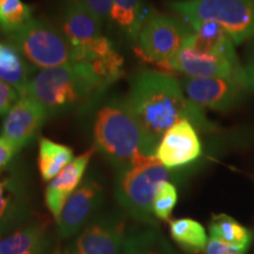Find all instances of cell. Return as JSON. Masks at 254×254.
Here are the masks:
<instances>
[{
    "instance_id": "31",
    "label": "cell",
    "mask_w": 254,
    "mask_h": 254,
    "mask_svg": "<svg viewBox=\"0 0 254 254\" xmlns=\"http://www.w3.org/2000/svg\"><path fill=\"white\" fill-rule=\"evenodd\" d=\"M0 239H1V237H0Z\"/></svg>"
},
{
    "instance_id": "19",
    "label": "cell",
    "mask_w": 254,
    "mask_h": 254,
    "mask_svg": "<svg viewBox=\"0 0 254 254\" xmlns=\"http://www.w3.org/2000/svg\"><path fill=\"white\" fill-rule=\"evenodd\" d=\"M46 232L40 225H31L0 239V254H44Z\"/></svg>"
},
{
    "instance_id": "26",
    "label": "cell",
    "mask_w": 254,
    "mask_h": 254,
    "mask_svg": "<svg viewBox=\"0 0 254 254\" xmlns=\"http://www.w3.org/2000/svg\"><path fill=\"white\" fill-rule=\"evenodd\" d=\"M247 247L245 245H230L218 238L211 237L206 245V254H245Z\"/></svg>"
},
{
    "instance_id": "2",
    "label": "cell",
    "mask_w": 254,
    "mask_h": 254,
    "mask_svg": "<svg viewBox=\"0 0 254 254\" xmlns=\"http://www.w3.org/2000/svg\"><path fill=\"white\" fill-rule=\"evenodd\" d=\"M110 87L90 63H72L40 69L31 79L25 95L37 100L52 117L88 110Z\"/></svg>"
},
{
    "instance_id": "14",
    "label": "cell",
    "mask_w": 254,
    "mask_h": 254,
    "mask_svg": "<svg viewBox=\"0 0 254 254\" xmlns=\"http://www.w3.org/2000/svg\"><path fill=\"white\" fill-rule=\"evenodd\" d=\"M94 148H91L74 158L56 178L51 180L45 190V202L56 221H59L60 214L69 196L80 186V183L90 163Z\"/></svg>"
},
{
    "instance_id": "7",
    "label": "cell",
    "mask_w": 254,
    "mask_h": 254,
    "mask_svg": "<svg viewBox=\"0 0 254 254\" xmlns=\"http://www.w3.org/2000/svg\"><path fill=\"white\" fill-rule=\"evenodd\" d=\"M171 173L157 158L147 157L119 171L117 196L120 204L136 217L153 213V201L159 186L170 180Z\"/></svg>"
},
{
    "instance_id": "30",
    "label": "cell",
    "mask_w": 254,
    "mask_h": 254,
    "mask_svg": "<svg viewBox=\"0 0 254 254\" xmlns=\"http://www.w3.org/2000/svg\"><path fill=\"white\" fill-rule=\"evenodd\" d=\"M145 254H158V253H155V252H148V253H145Z\"/></svg>"
},
{
    "instance_id": "29",
    "label": "cell",
    "mask_w": 254,
    "mask_h": 254,
    "mask_svg": "<svg viewBox=\"0 0 254 254\" xmlns=\"http://www.w3.org/2000/svg\"><path fill=\"white\" fill-rule=\"evenodd\" d=\"M244 74L247 90L254 93V46H252L247 56L246 64L244 66Z\"/></svg>"
},
{
    "instance_id": "15",
    "label": "cell",
    "mask_w": 254,
    "mask_h": 254,
    "mask_svg": "<svg viewBox=\"0 0 254 254\" xmlns=\"http://www.w3.org/2000/svg\"><path fill=\"white\" fill-rule=\"evenodd\" d=\"M152 15L145 0H112L110 24L114 25L127 40L135 43Z\"/></svg>"
},
{
    "instance_id": "13",
    "label": "cell",
    "mask_w": 254,
    "mask_h": 254,
    "mask_svg": "<svg viewBox=\"0 0 254 254\" xmlns=\"http://www.w3.org/2000/svg\"><path fill=\"white\" fill-rule=\"evenodd\" d=\"M101 195V185L94 180L88 179L79 186L66 201L60 214L58 221L60 236L69 238L77 233L92 211L100 204Z\"/></svg>"
},
{
    "instance_id": "21",
    "label": "cell",
    "mask_w": 254,
    "mask_h": 254,
    "mask_svg": "<svg viewBox=\"0 0 254 254\" xmlns=\"http://www.w3.org/2000/svg\"><path fill=\"white\" fill-rule=\"evenodd\" d=\"M171 236L184 249L193 253L205 251L207 245V234L204 226L190 218L171 221Z\"/></svg>"
},
{
    "instance_id": "10",
    "label": "cell",
    "mask_w": 254,
    "mask_h": 254,
    "mask_svg": "<svg viewBox=\"0 0 254 254\" xmlns=\"http://www.w3.org/2000/svg\"><path fill=\"white\" fill-rule=\"evenodd\" d=\"M184 93L200 109L228 111L237 107L249 90L241 82L225 78H190L180 80Z\"/></svg>"
},
{
    "instance_id": "22",
    "label": "cell",
    "mask_w": 254,
    "mask_h": 254,
    "mask_svg": "<svg viewBox=\"0 0 254 254\" xmlns=\"http://www.w3.org/2000/svg\"><path fill=\"white\" fill-rule=\"evenodd\" d=\"M211 237L218 238L230 245L250 246L252 232L226 214L213 215L209 224Z\"/></svg>"
},
{
    "instance_id": "9",
    "label": "cell",
    "mask_w": 254,
    "mask_h": 254,
    "mask_svg": "<svg viewBox=\"0 0 254 254\" xmlns=\"http://www.w3.org/2000/svg\"><path fill=\"white\" fill-rule=\"evenodd\" d=\"M166 69L178 71L190 78L233 79L246 86L244 66L239 60L195 50L187 43L168 63Z\"/></svg>"
},
{
    "instance_id": "12",
    "label": "cell",
    "mask_w": 254,
    "mask_h": 254,
    "mask_svg": "<svg viewBox=\"0 0 254 254\" xmlns=\"http://www.w3.org/2000/svg\"><path fill=\"white\" fill-rule=\"evenodd\" d=\"M49 118L47 111L37 100L23 95L5 116L1 135L13 141L21 150L30 144Z\"/></svg>"
},
{
    "instance_id": "18",
    "label": "cell",
    "mask_w": 254,
    "mask_h": 254,
    "mask_svg": "<svg viewBox=\"0 0 254 254\" xmlns=\"http://www.w3.org/2000/svg\"><path fill=\"white\" fill-rule=\"evenodd\" d=\"M26 212L23 186L14 176L0 170V237L20 220Z\"/></svg>"
},
{
    "instance_id": "5",
    "label": "cell",
    "mask_w": 254,
    "mask_h": 254,
    "mask_svg": "<svg viewBox=\"0 0 254 254\" xmlns=\"http://www.w3.org/2000/svg\"><path fill=\"white\" fill-rule=\"evenodd\" d=\"M8 39L34 68H53L75 63L63 32L46 19L32 18Z\"/></svg>"
},
{
    "instance_id": "20",
    "label": "cell",
    "mask_w": 254,
    "mask_h": 254,
    "mask_svg": "<svg viewBox=\"0 0 254 254\" xmlns=\"http://www.w3.org/2000/svg\"><path fill=\"white\" fill-rule=\"evenodd\" d=\"M73 159V151L68 146L58 144L47 138L40 139L38 166L43 180L51 182Z\"/></svg>"
},
{
    "instance_id": "3",
    "label": "cell",
    "mask_w": 254,
    "mask_h": 254,
    "mask_svg": "<svg viewBox=\"0 0 254 254\" xmlns=\"http://www.w3.org/2000/svg\"><path fill=\"white\" fill-rule=\"evenodd\" d=\"M92 133L94 147L119 171L154 155L124 97H113L101 105L95 113Z\"/></svg>"
},
{
    "instance_id": "23",
    "label": "cell",
    "mask_w": 254,
    "mask_h": 254,
    "mask_svg": "<svg viewBox=\"0 0 254 254\" xmlns=\"http://www.w3.org/2000/svg\"><path fill=\"white\" fill-rule=\"evenodd\" d=\"M32 18L31 6L23 0H0V31L7 37L21 30Z\"/></svg>"
},
{
    "instance_id": "24",
    "label": "cell",
    "mask_w": 254,
    "mask_h": 254,
    "mask_svg": "<svg viewBox=\"0 0 254 254\" xmlns=\"http://www.w3.org/2000/svg\"><path fill=\"white\" fill-rule=\"evenodd\" d=\"M178 201V192L172 183L165 182L159 186L153 201V213L161 220L167 221Z\"/></svg>"
},
{
    "instance_id": "25",
    "label": "cell",
    "mask_w": 254,
    "mask_h": 254,
    "mask_svg": "<svg viewBox=\"0 0 254 254\" xmlns=\"http://www.w3.org/2000/svg\"><path fill=\"white\" fill-rule=\"evenodd\" d=\"M101 24L110 23L112 0H79Z\"/></svg>"
},
{
    "instance_id": "28",
    "label": "cell",
    "mask_w": 254,
    "mask_h": 254,
    "mask_svg": "<svg viewBox=\"0 0 254 254\" xmlns=\"http://www.w3.org/2000/svg\"><path fill=\"white\" fill-rule=\"evenodd\" d=\"M19 151L20 150L13 141L0 134V170L7 166Z\"/></svg>"
},
{
    "instance_id": "32",
    "label": "cell",
    "mask_w": 254,
    "mask_h": 254,
    "mask_svg": "<svg viewBox=\"0 0 254 254\" xmlns=\"http://www.w3.org/2000/svg\"><path fill=\"white\" fill-rule=\"evenodd\" d=\"M57 254H58V253H57Z\"/></svg>"
},
{
    "instance_id": "17",
    "label": "cell",
    "mask_w": 254,
    "mask_h": 254,
    "mask_svg": "<svg viewBox=\"0 0 254 254\" xmlns=\"http://www.w3.org/2000/svg\"><path fill=\"white\" fill-rule=\"evenodd\" d=\"M123 234L119 228L106 225L87 227L68 254H122Z\"/></svg>"
},
{
    "instance_id": "8",
    "label": "cell",
    "mask_w": 254,
    "mask_h": 254,
    "mask_svg": "<svg viewBox=\"0 0 254 254\" xmlns=\"http://www.w3.org/2000/svg\"><path fill=\"white\" fill-rule=\"evenodd\" d=\"M192 33L193 31L176 18L153 14L139 33L135 51L146 62L166 69Z\"/></svg>"
},
{
    "instance_id": "1",
    "label": "cell",
    "mask_w": 254,
    "mask_h": 254,
    "mask_svg": "<svg viewBox=\"0 0 254 254\" xmlns=\"http://www.w3.org/2000/svg\"><path fill=\"white\" fill-rule=\"evenodd\" d=\"M126 99L154 153L165 133L182 120H189L202 131L213 129L202 109L184 93L180 81L165 73L145 71L135 74Z\"/></svg>"
},
{
    "instance_id": "6",
    "label": "cell",
    "mask_w": 254,
    "mask_h": 254,
    "mask_svg": "<svg viewBox=\"0 0 254 254\" xmlns=\"http://www.w3.org/2000/svg\"><path fill=\"white\" fill-rule=\"evenodd\" d=\"M59 24L75 63L95 62L117 51L101 32L103 24L79 0H66Z\"/></svg>"
},
{
    "instance_id": "11",
    "label": "cell",
    "mask_w": 254,
    "mask_h": 254,
    "mask_svg": "<svg viewBox=\"0 0 254 254\" xmlns=\"http://www.w3.org/2000/svg\"><path fill=\"white\" fill-rule=\"evenodd\" d=\"M201 154V142L189 120H182L165 133L155 148L154 157L167 168L182 167Z\"/></svg>"
},
{
    "instance_id": "16",
    "label": "cell",
    "mask_w": 254,
    "mask_h": 254,
    "mask_svg": "<svg viewBox=\"0 0 254 254\" xmlns=\"http://www.w3.org/2000/svg\"><path fill=\"white\" fill-rule=\"evenodd\" d=\"M11 41H0V81L5 82L23 97L37 72Z\"/></svg>"
},
{
    "instance_id": "27",
    "label": "cell",
    "mask_w": 254,
    "mask_h": 254,
    "mask_svg": "<svg viewBox=\"0 0 254 254\" xmlns=\"http://www.w3.org/2000/svg\"><path fill=\"white\" fill-rule=\"evenodd\" d=\"M20 97L15 88L0 81V116L5 117Z\"/></svg>"
},
{
    "instance_id": "4",
    "label": "cell",
    "mask_w": 254,
    "mask_h": 254,
    "mask_svg": "<svg viewBox=\"0 0 254 254\" xmlns=\"http://www.w3.org/2000/svg\"><path fill=\"white\" fill-rule=\"evenodd\" d=\"M170 7L189 25L214 21L237 45L254 37V0H178Z\"/></svg>"
}]
</instances>
